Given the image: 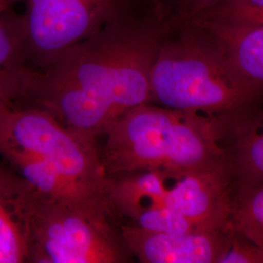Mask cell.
Masks as SVG:
<instances>
[{"mask_svg":"<svg viewBox=\"0 0 263 263\" xmlns=\"http://www.w3.org/2000/svg\"><path fill=\"white\" fill-rule=\"evenodd\" d=\"M171 16L143 7L108 22L47 69H33L19 101L97 141L124 113L149 103L151 70Z\"/></svg>","mask_w":263,"mask_h":263,"instance_id":"obj_1","label":"cell"},{"mask_svg":"<svg viewBox=\"0 0 263 263\" xmlns=\"http://www.w3.org/2000/svg\"><path fill=\"white\" fill-rule=\"evenodd\" d=\"M224 141L236 194L263 184V110L229 123Z\"/></svg>","mask_w":263,"mask_h":263,"instance_id":"obj_9","label":"cell"},{"mask_svg":"<svg viewBox=\"0 0 263 263\" xmlns=\"http://www.w3.org/2000/svg\"><path fill=\"white\" fill-rule=\"evenodd\" d=\"M8 155L41 158L67 177L106 191L97 141L37 106L0 97V157Z\"/></svg>","mask_w":263,"mask_h":263,"instance_id":"obj_6","label":"cell"},{"mask_svg":"<svg viewBox=\"0 0 263 263\" xmlns=\"http://www.w3.org/2000/svg\"><path fill=\"white\" fill-rule=\"evenodd\" d=\"M120 232L133 258L141 263H218L228 240V226L198 232H157L120 223Z\"/></svg>","mask_w":263,"mask_h":263,"instance_id":"obj_8","label":"cell"},{"mask_svg":"<svg viewBox=\"0 0 263 263\" xmlns=\"http://www.w3.org/2000/svg\"><path fill=\"white\" fill-rule=\"evenodd\" d=\"M28 262L124 263L131 254L113 212L57 200L29 187Z\"/></svg>","mask_w":263,"mask_h":263,"instance_id":"obj_5","label":"cell"},{"mask_svg":"<svg viewBox=\"0 0 263 263\" xmlns=\"http://www.w3.org/2000/svg\"><path fill=\"white\" fill-rule=\"evenodd\" d=\"M28 191L27 182L0 164V263L28 262Z\"/></svg>","mask_w":263,"mask_h":263,"instance_id":"obj_10","label":"cell"},{"mask_svg":"<svg viewBox=\"0 0 263 263\" xmlns=\"http://www.w3.org/2000/svg\"><path fill=\"white\" fill-rule=\"evenodd\" d=\"M154 5L158 6L162 9L169 11L172 13H176L179 7V0H148Z\"/></svg>","mask_w":263,"mask_h":263,"instance_id":"obj_17","label":"cell"},{"mask_svg":"<svg viewBox=\"0 0 263 263\" xmlns=\"http://www.w3.org/2000/svg\"><path fill=\"white\" fill-rule=\"evenodd\" d=\"M216 0H179L177 13L184 15H193L202 10L206 9Z\"/></svg>","mask_w":263,"mask_h":263,"instance_id":"obj_16","label":"cell"},{"mask_svg":"<svg viewBox=\"0 0 263 263\" xmlns=\"http://www.w3.org/2000/svg\"><path fill=\"white\" fill-rule=\"evenodd\" d=\"M221 23L263 27V0H216L193 15Z\"/></svg>","mask_w":263,"mask_h":263,"instance_id":"obj_14","label":"cell"},{"mask_svg":"<svg viewBox=\"0 0 263 263\" xmlns=\"http://www.w3.org/2000/svg\"><path fill=\"white\" fill-rule=\"evenodd\" d=\"M30 69L22 15L11 8L0 17V96L18 94Z\"/></svg>","mask_w":263,"mask_h":263,"instance_id":"obj_12","label":"cell"},{"mask_svg":"<svg viewBox=\"0 0 263 263\" xmlns=\"http://www.w3.org/2000/svg\"><path fill=\"white\" fill-rule=\"evenodd\" d=\"M22 15L25 57L34 70L43 71L70 48L135 10L156 7L148 0H16ZM160 9V8H159Z\"/></svg>","mask_w":263,"mask_h":263,"instance_id":"obj_7","label":"cell"},{"mask_svg":"<svg viewBox=\"0 0 263 263\" xmlns=\"http://www.w3.org/2000/svg\"><path fill=\"white\" fill-rule=\"evenodd\" d=\"M16 0H0V17L8 10L13 8Z\"/></svg>","mask_w":263,"mask_h":263,"instance_id":"obj_18","label":"cell"},{"mask_svg":"<svg viewBox=\"0 0 263 263\" xmlns=\"http://www.w3.org/2000/svg\"><path fill=\"white\" fill-rule=\"evenodd\" d=\"M228 226L263 247V184L236 194Z\"/></svg>","mask_w":263,"mask_h":263,"instance_id":"obj_13","label":"cell"},{"mask_svg":"<svg viewBox=\"0 0 263 263\" xmlns=\"http://www.w3.org/2000/svg\"><path fill=\"white\" fill-rule=\"evenodd\" d=\"M188 17L215 39L246 77L263 85V27L221 23L197 16Z\"/></svg>","mask_w":263,"mask_h":263,"instance_id":"obj_11","label":"cell"},{"mask_svg":"<svg viewBox=\"0 0 263 263\" xmlns=\"http://www.w3.org/2000/svg\"><path fill=\"white\" fill-rule=\"evenodd\" d=\"M226 123L205 114L145 103L113 121L100 151L107 177L228 162Z\"/></svg>","mask_w":263,"mask_h":263,"instance_id":"obj_3","label":"cell"},{"mask_svg":"<svg viewBox=\"0 0 263 263\" xmlns=\"http://www.w3.org/2000/svg\"><path fill=\"white\" fill-rule=\"evenodd\" d=\"M218 263H263V247L228 226V240Z\"/></svg>","mask_w":263,"mask_h":263,"instance_id":"obj_15","label":"cell"},{"mask_svg":"<svg viewBox=\"0 0 263 263\" xmlns=\"http://www.w3.org/2000/svg\"><path fill=\"white\" fill-rule=\"evenodd\" d=\"M149 103L228 124L259 108L263 85L246 77L194 20L176 13L152 66Z\"/></svg>","mask_w":263,"mask_h":263,"instance_id":"obj_2","label":"cell"},{"mask_svg":"<svg viewBox=\"0 0 263 263\" xmlns=\"http://www.w3.org/2000/svg\"><path fill=\"white\" fill-rule=\"evenodd\" d=\"M107 178V197L120 220L154 209L178 213L203 231L226 228L230 220L236 192L229 161L194 169L145 170Z\"/></svg>","mask_w":263,"mask_h":263,"instance_id":"obj_4","label":"cell"}]
</instances>
